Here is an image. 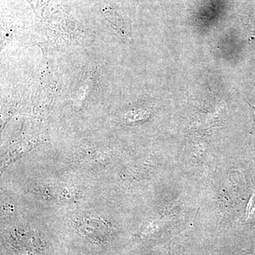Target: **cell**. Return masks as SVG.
Returning a JSON list of instances; mask_svg holds the SVG:
<instances>
[{
	"label": "cell",
	"mask_w": 255,
	"mask_h": 255,
	"mask_svg": "<svg viewBox=\"0 0 255 255\" xmlns=\"http://www.w3.org/2000/svg\"><path fill=\"white\" fill-rule=\"evenodd\" d=\"M249 43L255 53V27H252L249 36Z\"/></svg>",
	"instance_id": "6da1fadb"
}]
</instances>
